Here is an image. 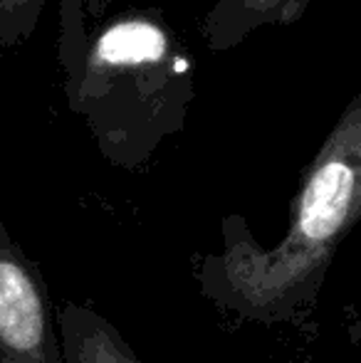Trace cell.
Masks as SVG:
<instances>
[{
    "mask_svg": "<svg viewBox=\"0 0 361 363\" xmlns=\"http://www.w3.org/2000/svg\"><path fill=\"white\" fill-rule=\"evenodd\" d=\"M0 363H65L40 267L0 223Z\"/></svg>",
    "mask_w": 361,
    "mask_h": 363,
    "instance_id": "cell-3",
    "label": "cell"
},
{
    "mask_svg": "<svg viewBox=\"0 0 361 363\" xmlns=\"http://www.w3.org/2000/svg\"><path fill=\"white\" fill-rule=\"evenodd\" d=\"M40 5H43V0H3L5 13H10L13 23L20 25V28H28L38 18Z\"/></svg>",
    "mask_w": 361,
    "mask_h": 363,
    "instance_id": "cell-6",
    "label": "cell"
},
{
    "mask_svg": "<svg viewBox=\"0 0 361 363\" xmlns=\"http://www.w3.org/2000/svg\"><path fill=\"white\" fill-rule=\"evenodd\" d=\"M196 94V65L159 8H129L89 40L72 106L87 116L111 166L139 171L181 134Z\"/></svg>",
    "mask_w": 361,
    "mask_h": 363,
    "instance_id": "cell-2",
    "label": "cell"
},
{
    "mask_svg": "<svg viewBox=\"0 0 361 363\" xmlns=\"http://www.w3.org/2000/svg\"><path fill=\"white\" fill-rule=\"evenodd\" d=\"M106 3H109V0H106Z\"/></svg>",
    "mask_w": 361,
    "mask_h": 363,
    "instance_id": "cell-7",
    "label": "cell"
},
{
    "mask_svg": "<svg viewBox=\"0 0 361 363\" xmlns=\"http://www.w3.org/2000/svg\"><path fill=\"white\" fill-rule=\"evenodd\" d=\"M361 220V91L302 171L277 247L262 250L240 216L223 220L226 250L201 264L203 294L221 311L277 324L317 299L339 245Z\"/></svg>",
    "mask_w": 361,
    "mask_h": 363,
    "instance_id": "cell-1",
    "label": "cell"
},
{
    "mask_svg": "<svg viewBox=\"0 0 361 363\" xmlns=\"http://www.w3.org/2000/svg\"><path fill=\"white\" fill-rule=\"evenodd\" d=\"M57 329L65 363H141L119 329L91 306L65 301Z\"/></svg>",
    "mask_w": 361,
    "mask_h": 363,
    "instance_id": "cell-5",
    "label": "cell"
},
{
    "mask_svg": "<svg viewBox=\"0 0 361 363\" xmlns=\"http://www.w3.org/2000/svg\"><path fill=\"white\" fill-rule=\"evenodd\" d=\"M312 0H213L201 23V38L211 52H226L260 28L297 23Z\"/></svg>",
    "mask_w": 361,
    "mask_h": 363,
    "instance_id": "cell-4",
    "label": "cell"
}]
</instances>
